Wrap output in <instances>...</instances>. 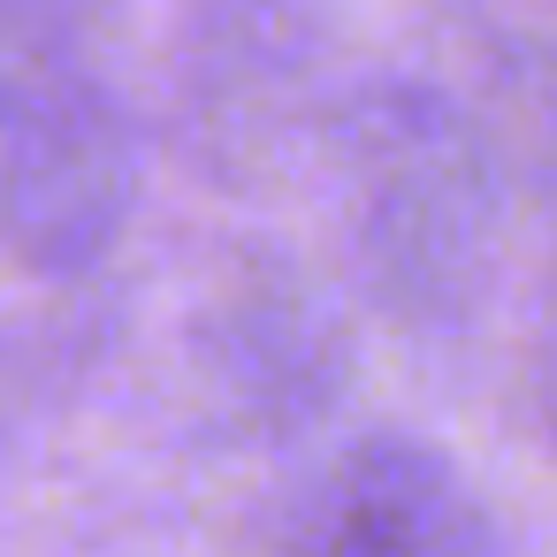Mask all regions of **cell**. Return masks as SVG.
<instances>
[{
    "label": "cell",
    "instance_id": "8992f818",
    "mask_svg": "<svg viewBox=\"0 0 557 557\" xmlns=\"http://www.w3.org/2000/svg\"><path fill=\"white\" fill-rule=\"evenodd\" d=\"M108 306L92 283H47V298L0 313V435L32 428L47 405L77 389V374L108 344Z\"/></svg>",
    "mask_w": 557,
    "mask_h": 557
},
{
    "label": "cell",
    "instance_id": "5b68a950",
    "mask_svg": "<svg viewBox=\"0 0 557 557\" xmlns=\"http://www.w3.org/2000/svg\"><path fill=\"white\" fill-rule=\"evenodd\" d=\"M496 527L473 481L420 435L344 443L283 527V557H488Z\"/></svg>",
    "mask_w": 557,
    "mask_h": 557
},
{
    "label": "cell",
    "instance_id": "ba28073f",
    "mask_svg": "<svg viewBox=\"0 0 557 557\" xmlns=\"http://www.w3.org/2000/svg\"><path fill=\"white\" fill-rule=\"evenodd\" d=\"M542 435L557 443V367H549V382H542Z\"/></svg>",
    "mask_w": 557,
    "mask_h": 557
},
{
    "label": "cell",
    "instance_id": "52a82bcc",
    "mask_svg": "<svg viewBox=\"0 0 557 557\" xmlns=\"http://www.w3.org/2000/svg\"><path fill=\"white\" fill-rule=\"evenodd\" d=\"M115 0H0V131L100 85Z\"/></svg>",
    "mask_w": 557,
    "mask_h": 557
},
{
    "label": "cell",
    "instance_id": "6da1fadb",
    "mask_svg": "<svg viewBox=\"0 0 557 557\" xmlns=\"http://www.w3.org/2000/svg\"><path fill=\"white\" fill-rule=\"evenodd\" d=\"M336 207L367 298L405 329H450L496 260V146L435 85L382 77L344 92L329 138Z\"/></svg>",
    "mask_w": 557,
    "mask_h": 557
},
{
    "label": "cell",
    "instance_id": "3957f363",
    "mask_svg": "<svg viewBox=\"0 0 557 557\" xmlns=\"http://www.w3.org/2000/svg\"><path fill=\"white\" fill-rule=\"evenodd\" d=\"M351 321L290 260H230L191 313V397L237 443H290L351 389Z\"/></svg>",
    "mask_w": 557,
    "mask_h": 557
},
{
    "label": "cell",
    "instance_id": "7a4b0ae2",
    "mask_svg": "<svg viewBox=\"0 0 557 557\" xmlns=\"http://www.w3.org/2000/svg\"><path fill=\"white\" fill-rule=\"evenodd\" d=\"M344 92H329V24L313 0H199L176 70L169 115L176 146L207 184H260L298 138H329Z\"/></svg>",
    "mask_w": 557,
    "mask_h": 557
},
{
    "label": "cell",
    "instance_id": "277c9868",
    "mask_svg": "<svg viewBox=\"0 0 557 557\" xmlns=\"http://www.w3.org/2000/svg\"><path fill=\"white\" fill-rule=\"evenodd\" d=\"M138 115L92 85L0 131V245L39 283H85L138 214Z\"/></svg>",
    "mask_w": 557,
    "mask_h": 557
}]
</instances>
